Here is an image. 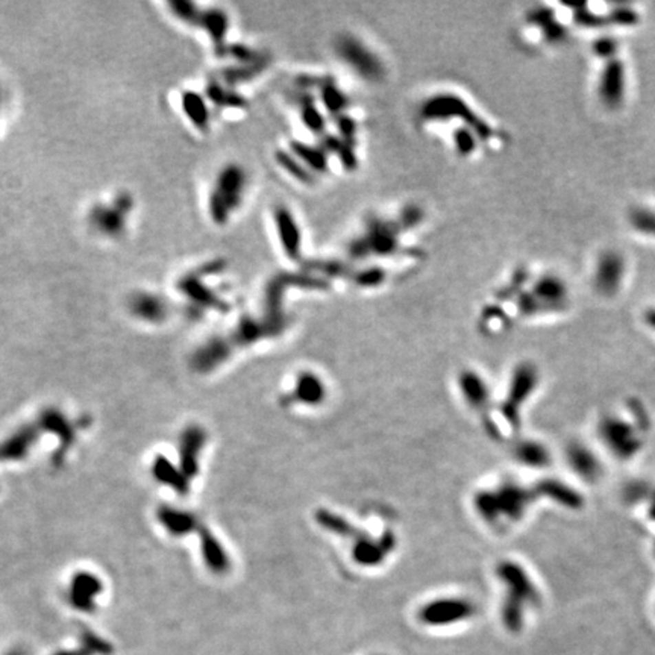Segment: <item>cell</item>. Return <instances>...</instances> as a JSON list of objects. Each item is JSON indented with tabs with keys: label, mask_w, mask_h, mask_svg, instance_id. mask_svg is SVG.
Instances as JSON below:
<instances>
[{
	"label": "cell",
	"mask_w": 655,
	"mask_h": 655,
	"mask_svg": "<svg viewBox=\"0 0 655 655\" xmlns=\"http://www.w3.org/2000/svg\"><path fill=\"white\" fill-rule=\"evenodd\" d=\"M594 50H597L598 55L604 56V58H610L616 52V41L612 40V39L599 40L597 43V46H594Z\"/></svg>",
	"instance_id": "2e32d148"
},
{
	"label": "cell",
	"mask_w": 655,
	"mask_h": 655,
	"mask_svg": "<svg viewBox=\"0 0 655 655\" xmlns=\"http://www.w3.org/2000/svg\"><path fill=\"white\" fill-rule=\"evenodd\" d=\"M246 190V172L238 164H226L215 175L208 197V213L215 225L223 226L241 206Z\"/></svg>",
	"instance_id": "6da1fadb"
},
{
	"label": "cell",
	"mask_w": 655,
	"mask_h": 655,
	"mask_svg": "<svg viewBox=\"0 0 655 655\" xmlns=\"http://www.w3.org/2000/svg\"><path fill=\"white\" fill-rule=\"evenodd\" d=\"M0 107H2V88H0Z\"/></svg>",
	"instance_id": "ac0fdd59"
},
{
	"label": "cell",
	"mask_w": 655,
	"mask_h": 655,
	"mask_svg": "<svg viewBox=\"0 0 655 655\" xmlns=\"http://www.w3.org/2000/svg\"><path fill=\"white\" fill-rule=\"evenodd\" d=\"M275 226L278 230V237L282 249L288 258H297L301 255V230L297 226L294 215L290 213L284 205H279L273 214Z\"/></svg>",
	"instance_id": "52a82bcc"
},
{
	"label": "cell",
	"mask_w": 655,
	"mask_h": 655,
	"mask_svg": "<svg viewBox=\"0 0 655 655\" xmlns=\"http://www.w3.org/2000/svg\"><path fill=\"white\" fill-rule=\"evenodd\" d=\"M625 273L623 258L616 252H607L601 257L598 263L597 275H594V286L604 294H614Z\"/></svg>",
	"instance_id": "5b68a950"
},
{
	"label": "cell",
	"mask_w": 655,
	"mask_h": 655,
	"mask_svg": "<svg viewBox=\"0 0 655 655\" xmlns=\"http://www.w3.org/2000/svg\"><path fill=\"white\" fill-rule=\"evenodd\" d=\"M129 307L132 314L146 322H161L167 317L169 307L160 296L152 293H137L131 297Z\"/></svg>",
	"instance_id": "9c48e42d"
},
{
	"label": "cell",
	"mask_w": 655,
	"mask_h": 655,
	"mask_svg": "<svg viewBox=\"0 0 655 655\" xmlns=\"http://www.w3.org/2000/svg\"><path fill=\"white\" fill-rule=\"evenodd\" d=\"M569 463L586 481H598L602 476V464L597 453H593L587 446L577 444L569 451Z\"/></svg>",
	"instance_id": "30bf717a"
},
{
	"label": "cell",
	"mask_w": 655,
	"mask_h": 655,
	"mask_svg": "<svg viewBox=\"0 0 655 655\" xmlns=\"http://www.w3.org/2000/svg\"><path fill=\"white\" fill-rule=\"evenodd\" d=\"M534 293L543 302H546V307H560L564 303L566 296H568V290H566L564 282L555 277H543L534 287Z\"/></svg>",
	"instance_id": "4fadbf2b"
},
{
	"label": "cell",
	"mask_w": 655,
	"mask_h": 655,
	"mask_svg": "<svg viewBox=\"0 0 655 655\" xmlns=\"http://www.w3.org/2000/svg\"><path fill=\"white\" fill-rule=\"evenodd\" d=\"M178 287H180L181 293H184L189 299H191L197 305H208V307H215V308H220L223 305L220 297L215 296L211 290L208 288L202 281H200L199 275L191 273V275H187V277L181 278Z\"/></svg>",
	"instance_id": "7c38bea8"
},
{
	"label": "cell",
	"mask_w": 655,
	"mask_h": 655,
	"mask_svg": "<svg viewBox=\"0 0 655 655\" xmlns=\"http://www.w3.org/2000/svg\"><path fill=\"white\" fill-rule=\"evenodd\" d=\"M645 322H646L647 326L652 328V330L655 331V308H652V310H649V311H646Z\"/></svg>",
	"instance_id": "e0dca14e"
},
{
	"label": "cell",
	"mask_w": 655,
	"mask_h": 655,
	"mask_svg": "<svg viewBox=\"0 0 655 655\" xmlns=\"http://www.w3.org/2000/svg\"><path fill=\"white\" fill-rule=\"evenodd\" d=\"M208 99L214 102L217 107H241L244 100L240 96L234 94L233 92L225 90L219 82H211L206 88Z\"/></svg>",
	"instance_id": "5bb4252c"
},
{
	"label": "cell",
	"mask_w": 655,
	"mask_h": 655,
	"mask_svg": "<svg viewBox=\"0 0 655 655\" xmlns=\"http://www.w3.org/2000/svg\"><path fill=\"white\" fill-rule=\"evenodd\" d=\"M339 56L343 59L356 74L369 80H376L384 74V67L375 52H372L366 44L354 36H343L336 44Z\"/></svg>",
	"instance_id": "277c9868"
},
{
	"label": "cell",
	"mask_w": 655,
	"mask_h": 655,
	"mask_svg": "<svg viewBox=\"0 0 655 655\" xmlns=\"http://www.w3.org/2000/svg\"><path fill=\"white\" fill-rule=\"evenodd\" d=\"M599 436L616 458L630 460L642 448V438L630 422L608 416L599 423Z\"/></svg>",
	"instance_id": "3957f363"
},
{
	"label": "cell",
	"mask_w": 655,
	"mask_h": 655,
	"mask_svg": "<svg viewBox=\"0 0 655 655\" xmlns=\"http://www.w3.org/2000/svg\"><path fill=\"white\" fill-rule=\"evenodd\" d=\"M191 26L202 28L204 31L208 32L213 43L220 50L223 47V40H225V35L229 29V17L225 11L219 8H211V10L199 8Z\"/></svg>",
	"instance_id": "ba28073f"
},
{
	"label": "cell",
	"mask_w": 655,
	"mask_h": 655,
	"mask_svg": "<svg viewBox=\"0 0 655 655\" xmlns=\"http://www.w3.org/2000/svg\"><path fill=\"white\" fill-rule=\"evenodd\" d=\"M181 107L185 117L199 131H208L210 128V109L206 105V99L196 92H185L181 96Z\"/></svg>",
	"instance_id": "8fae6325"
},
{
	"label": "cell",
	"mask_w": 655,
	"mask_h": 655,
	"mask_svg": "<svg viewBox=\"0 0 655 655\" xmlns=\"http://www.w3.org/2000/svg\"><path fill=\"white\" fill-rule=\"evenodd\" d=\"M632 223L642 229V233L655 234V214L649 211H636L632 215Z\"/></svg>",
	"instance_id": "9a60e30c"
},
{
	"label": "cell",
	"mask_w": 655,
	"mask_h": 655,
	"mask_svg": "<svg viewBox=\"0 0 655 655\" xmlns=\"http://www.w3.org/2000/svg\"><path fill=\"white\" fill-rule=\"evenodd\" d=\"M599 96L601 100L610 108H616L621 105L625 96V70L621 61L612 59L604 72H602L599 82Z\"/></svg>",
	"instance_id": "8992f818"
},
{
	"label": "cell",
	"mask_w": 655,
	"mask_h": 655,
	"mask_svg": "<svg viewBox=\"0 0 655 655\" xmlns=\"http://www.w3.org/2000/svg\"><path fill=\"white\" fill-rule=\"evenodd\" d=\"M133 208V197L129 193H118L111 204H98L88 214V222L99 234L116 238L126 229L128 215Z\"/></svg>",
	"instance_id": "7a4b0ae2"
}]
</instances>
